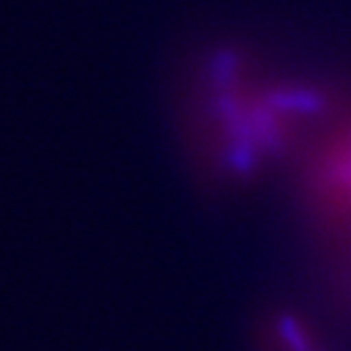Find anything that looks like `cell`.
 <instances>
[{
    "label": "cell",
    "instance_id": "1",
    "mask_svg": "<svg viewBox=\"0 0 351 351\" xmlns=\"http://www.w3.org/2000/svg\"><path fill=\"white\" fill-rule=\"evenodd\" d=\"M301 180L319 233L351 261V114L335 110L306 144Z\"/></svg>",
    "mask_w": 351,
    "mask_h": 351
}]
</instances>
